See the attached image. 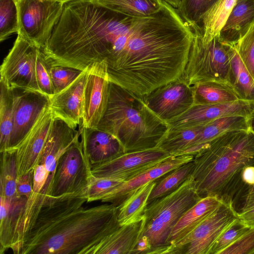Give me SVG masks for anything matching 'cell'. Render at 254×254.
Here are the masks:
<instances>
[{
    "instance_id": "cell-44",
    "label": "cell",
    "mask_w": 254,
    "mask_h": 254,
    "mask_svg": "<svg viewBox=\"0 0 254 254\" xmlns=\"http://www.w3.org/2000/svg\"><path fill=\"white\" fill-rule=\"evenodd\" d=\"M239 218L249 227H254V205L238 214Z\"/></svg>"
},
{
    "instance_id": "cell-34",
    "label": "cell",
    "mask_w": 254,
    "mask_h": 254,
    "mask_svg": "<svg viewBox=\"0 0 254 254\" xmlns=\"http://www.w3.org/2000/svg\"><path fill=\"white\" fill-rule=\"evenodd\" d=\"M19 30L17 9L13 0H0V41Z\"/></svg>"
},
{
    "instance_id": "cell-28",
    "label": "cell",
    "mask_w": 254,
    "mask_h": 254,
    "mask_svg": "<svg viewBox=\"0 0 254 254\" xmlns=\"http://www.w3.org/2000/svg\"><path fill=\"white\" fill-rule=\"evenodd\" d=\"M230 62L227 83L233 88L240 100L254 102V79L243 63L234 46Z\"/></svg>"
},
{
    "instance_id": "cell-32",
    "label": "cell",
    "mask_w": 254,
    "mask_h": 254,
    "mask_svg": "<svg viewBox=\"0 0 254 254\" xmlns=\"http://www.w3.org/2000/svg\"><path fill=\"white\" fill-rule=\"evenodd\" d=\"M0 152L9 148L13 125L14 97L11 88L0 80Z\"/></svg>"
},
{
    "instance_id": "cell-12",
    "label": "cell",
    "mask_w": 254,
    "mask_h": 254,
    "mask_svg": "<svg viewBox=\"0 0 254 254\" xmlns=\"http://www.w3.org/2000/svg\"><path fill=\"white\" fill-rule=\"evenodd\" d=\"M144 99L149 109L166 123L184 114L193 104L191 87L182 77L154 89Z\"/></svg>"
},
{
    "instance_id": "cell-8",
    "label": "cell",
    "mask_w": 254,
    "mask_h": 254,
    "mask_svg": "<svg viewBox=\"0 0 254 254\" xmlns=\"http://www.w3.org/2000/svg\"><path fill=\"white\" fill-rule=\"evenodd\" d=\"M91 167L80 135L58 160L47 205L54 198L81 196L92 176Z\"/></svg>"
},
{
    "instance_id": "cell-10",
    "label": "cell",
    "mask_w": 254,
    "mask_h": 254,
    "mask_svg": "<svg viewBox=\"0 0 254 254\" xmlns=\"http://www.w3.org/2000/svg\"><path fill=\"white\" fill-rule=\"evenodd\" d=\"M172 156L155 147L121 153L101 164L91 166V174L98 178L126 182Z\"/></svg>"
},
{
    "instance_id": "cell-17",
    "label": "cell",
    "mask_w": 254,
    "mask_h": 254,
    "mask_svg": "<svg viewBox=\"0 0 254 254\" xmlns=\"http://www.w3.org/2000/svg\"><path fill=\"white\" fill-rule=\"evenodd\" d=\"M254 110V102L238 100L212 105H193L186 112L167 123L168 130L204 125L220 118L248 117Z\"/></svg>"
},
{
    "instance_id": "cell-2",
    "label": "cell",
    "mask_w": 254,
    "mask_h": 254,
    "mask_svg": "<svg viewBox=\"0 0 254 254\" xmlns=\"http://www.w3.org/2000/svg\"><path fill=\"white\" fill-rule=\"evenodd\" d=\"M81 196L57 197L41 210L20 254H84L120 226L117 207L84 208Z\"/></svg>"
},
{
    "instance_id": "cell-14",
    "label": "cell",
    "mask_w": 254,
    "mask_h": 254,
    "mask_svg": "<svg viewBox=\"0 0 254 254\" xmlns=\"http://www.w3.org/2000/svg\"><path fill=\"white\" fill-rule=\"evenodd\" d=\"M12 90L14 118L8 149L15 148L20 143L49 105V98L44 94L20 88Z\"/></svg>"
},
{
    "instance_id": "cell-38",
    "label": "cell",
    "mask_w": 254,
    "mask_h": 254,
    "mask_svg": "<svg viewBox=\"0 0 254 254\" xmlns=\"http://www.w3.org/2000/svg\"><path fill=\"white\" fill-rule=\"evenodd\" d=\"M234 47L245 67L254 79V24Z\"/></svg>"
},
{
    "instance_id": "cell-40",
    "label": "cell",
    "mask_w": 254,
    "mask_h": 254,
    "mask_svg": "<svg viewBox=\"0 0 254 254\" xmlns=\"http://www.w3.org/2000/svg\"><path fill=\"white\" fill-rule=\"evenodd\" d=\"M220 254H254V227L250 228Z\"/></svg>"
},
{
    "instance_id": "cell-27",
    "label": "cell",
    "mask_w": 254,
    "mask_h": 254,
    "mask_svg": "<svg viewBox=\"0 0 254 254\" xmlns=\"http://www.w3.org/2000/svg\"><path fill=\"white\" fill-rule=\"evenodd\" d=\"M155 183L153 181L134 190L117 207L120 225L135 222L144 217L148 197Z\"/></svg>"
},
{
    "instance_id": "cell-43",
    "label": "cell",
    "mask_w": 254,
    "mask_h": 254,
    "mask_svg": "<svg viewBox=\"0 0 254 254\" xmlns=\"http://www.w3.org/2000/svg\"><path fill=\"white\" fill-rule=\"evenodd\" d=\"M241 178L242 186L240 190L243 187L254 185V165L245 167L242 171Z\"/></svg>"
},
{
    "instance_id": "cell-37",
    "label": "cell",
    "mask_w": 254,
    "mask_h": 254,
    "mask_svg": "<svg viewBox=\"0 0 254 254\" xmlns=\"http://www.w3.org/2000/svg\"><path fill=\"white\" fill-rule=\"evenodd\" d=\"M35 74L41 91L50 98L55 94V90L49 70V65L41 48L38 49L37 52Z\"/></svg>"
},
{
    "instance_id": "cell-3",
    "label": "cell",
    "mask_w": 254,
    "mask_h": 254,
    "mask_svg": "<svg viewBox=\"0 0 254 254\" xmlns=\"http://www.w3.org/2000/svg\"><path fill=\"white\" fill-rule=\"evenodd\" d=\"M191 175L201 198L215 196L231 203L242 186V173L254 165V133L233 130L218 136L194 155Z\"/></svg>"
},
{
    "instance_id": "cell-5",
    "label": "cell",
    "mask_w": 254,
    "mask_h": 254,
    "mask_svg": "<svg viewBox=\"0 0 254 254\" xmlns=\"http://www.w3.org/2000/svg\"><path fill=\"white\" fill-rule=\"evenodd\" d=\"M201 198L190 176L175 191L148 203L144 213V229L132 254H167L173 227Z\"/></svg>"
},
{
    "instance_id": "cell-25",
    "label": "cell",
    "mask_w": 254,
    "mask_h": 254,
    "mask_svg": "<svg viewBox=\"0 0 254 254\" xmlns=\"http://www.w3.org/2000/svg\"><path fill=\"white\" fill-rule=\"evenodd\" d=\"M191 87L193 105H212L240 100L233 88L227 82L209 80L197 82Z\"/></svg>"
},
{
    "instance_id": "cell-45",
    "label": "cell",
    "mask_w": 254,
    "mask_h": 254,
    "mask_svg": "<svg viewBox=\"0 0 254 254\" xmlns=\"http://www.w3.org/2000/svg\"><path fill=\"white\" fill-rule=\"evenodd\" d=\"M249 130L254 133V110L247 117Z\"/></svg>"
},
{
    "instance_id": "cell-36",
    "label": "cell",
    "mask_w": 254,
    "mask_h": 254,
    "mask_svg": "<svg viewBox=\"0 0 254 254\" xmlns=\"http://www.w3.org/2000/svg\"><path fill=\"white\" fill-rule=\"evenodd\" d=\"M249 228L238 217L220 235L213 246L210 254H220L222 251L240 238Z\"/></svg>"
},
{
    "instance_id": "cell-9",
    "label": "cell",
    "mask_w": 254,
    "mask_h": 254,
    "mask_svg": "<svg viewBox=\"0 0 254 254\" xmlns=\"http://www.w3.org/2000/svg\"><path fill=\"white\" fill-rule=\"evenodd\" d=\"M39 48L17 34L12 48L0 66V79L11 89L42 93L35 74L36 57Z\"/></svg>"
},
{
    "instance_id": "cell-35",
    "label": "cell",
    "mask_w": 254,
    "mask_h": 254,
    "mask_svg": "<svg viewBox=\"0 0 254 254\" xmlns=\"http://www.w3.org/2000/svg\"><path fill=\"white\" fill-rule=\"evenodd\" d=\"M125 182L122 180L98 178L92 175L81 196L84 197L87 202L101 201L106 195L120 188Z\"/></svg>"
},
{
    "instance_id": "cell-16",
    "label": "cell",
    "mask_w": 254,
    "mask_h": 254,
    "mask_svg": "<svg viewBox=\"0 0 254 254\" xmlns=\"http://www.w3.org/2000/svg\"><path fill=\"white\" fill-rule=\"evenodd\" d=\"M54 120L53 113L49 105L25 137L13 148L15 149L17 178L34 171L39 164Z\"/></svg>"
},
{
    "instance_id": "cell-23",
    "label": "cell",
    "mask_w": 254,
    "mask_h": 254,
    "mask_svg": "<svg viewBox=\"0 0 254 254\" xmlns=\"http://www.w3.org/2000/svg\"><path fill=\"white\" fill-rule=\"evenodd\" d=\"M254 24V0H237L218 35L231 45L243 38Z\"/></svg>"
},
{
    "instance_id": "cell-29",
    "label": "cell",
    "mask_w": 254,
    "mask_h": 254,
    "mask_svg": "<svg viewBox=\"0 0 254 254\" xmlns=\"http://www.w3.org/2000/svg\"><path fill=\"white\" fill-rule=\"evenodd\" d=\"M236 0H219L203 15L200 24L203 42H208L219 35Z\"/></svg>"
},
{
    "instance_id": "cell-11",
    "label": "cell",
    "mask_w": 254,
    "mask_h": 254,
    "mask_svg": "<svg viewBox=\"0 0 254 254\" xmlns=\"http://www.w3.org/2000/svg\"><path fill=\"white\" fill-rule=\"evenodd\" d=\"M238 217L232 204L224 203L175 246L169 254H210L220 235Z\"/></svg>"
},
{
    "instance_id": "cell-20",
    "label": "cell",
    "mask_w": 254,
    "mask_h": 254,
    "mask_svg": "<svg viewBox=\"0 0 254 254\" xmlns=\"http://www.w3.org/2000/svg\"><path fill=\"white\" fill-rule=\"evenodd\" d=\"M145 217L135 222L120 225L84 254H131L143 232Z\"/></svg>"
},
{
    "instance_id": "cell-42",
    "label": "cell",
    "mask_w": 254,
    "mask_h": 254,
    "mask_svg": "<svg viewBox=\"0 0 254 254\" xmlns=\"http://www.w3.org/2000/svg\"><path fill=\"white\" fill-rule=\"evenodd\" d=\"M34 170L17 178L16 185L18 194L28 200L32 194L33 186ZM28 201V200H27Z\"/></svg>"
},
{
    "instance_id": "cell-7",
    "label": "cell",
    "mask_w": 254,
    "mask_h": 254,
    "mask_svg": "<svg viewBox=\"0 0 254 254\" xmlns=\"http://www.w3.org/2000/svg\"><path fill=\"white\" fill-rule=\"evenodd\" d=\"M16 4L17 34L43 48L61 17L64 3L52 0H21Z\"/></svg>"
},
{
    "instance_id": "cell-39",
    "label": "cell",
    "mask_w": 254,
    "mask_h": 254,
    "mask_svg": "<svg viewBox=\"0 0 254 254\" xmlns=\"http://www.w3.org/2000/svg\"><path fill=\"white\" fill-rule=\"evenodd\" d=\"M49 65L55 94L68 86L82 71L67 66L51 65L49 64Z\"/></svg>"
},
{
    "instance_id": "cell-30",
    "label": "cell",
    "mask_w": 254,
    "mask_h": 254,
    "mask_svg": "<svg viewBox=\"0 0 254 254\" xmlns=\"http://www.w3.org/2000/svg\"><path fill=\"white\" fill-rule=\"evenodd\" d=\"M204 125L168 130L156 147L171 156L184 154Z\"/></svg>"
},
{
    "instance_id": "cell-4",
    "label": "cell",
    "mask_w": 254,
    "mask_h": 254,
    "mask_svg": "<svg viewBox=\"0 0 254 254\" xmlns=\"http://www.w3.org/2000/svg\"><path fill=\"white\" fill-rule=\"evenodd\" d=\"M96 128L116 137L125 153L156 147L169 125L149 109L144 97L110 82L108 107Z\"/></svg>"
},
{
    "instance_id": "cell-48",
    "label": "cell",
    "mask_w": 254,
    "mask_h": 254,
    "mask_svg": "<svg viewBox=\"0 0 254 254\" xmlns=\"http://www.w3.org/2000/svg\"><path fill=\"white\" fill-rule=\"evenodd\" d=\"M13 0L16 3L21 0Z\"/></svg>"
},
{
    "instance_id": "cell-21",
    "label": "cell",
    "mask_w": 254,
    "mask_h": 254,
    "mask_svg": "<svg viewBox=\"0 0 254 254\" xmlns=\"http://www.w3.org/2000/svg\"><path fill=\"white\" fill-rule=\"evenodd\" d=\"M80 139L91 166L106 162L124 153L119 140L112 134L96 127L80 126Z\"/></svg>"
},
{
    "instance_id": "cell-18",
    "label": "cell",
    "mask_w": 254,
    "mask_h": 254,
    "mask_svg": "<svg viewBox=\"0 0 254 254\" xmlns=\"http://www.w3.org/2000/svg\"><path fill=\"white\" fill-rule=\"evenodd\" d=\"M88 75V69L86 68L68 86L49 98L54 119H61L75 129L82 124Z\"/></svg>"
},
{
    "instance_id": "cell-41",
    "label": "cell",
    "mask_w": 254,
    "mask_h": 254,
    "mask_svg": "<svg viewBox=\"0 0 254 254\" xmlns=\"http://www.w3.org/2000/svg\"><path fill=\"white\" fill-rule=\"evenodd\" d=\"M232 205L238 214L254 205V185L243 187L234 198Z\"/></svg>"
},
{
    "instance_id": "cell-46",
    "label": "cell",
    "mask_w": 254,
    "mask_h": 254,
    "mask_svg": "<svg viewBox=\"0 0 254 254\" xmlns=\"http://www.w3.org/2000/svg\"><path fill=\"white\" fill-rule=\"evenodd\" d=\"M167 3L176 9H178L180 5L181 0H162Z\"/></svg>"
},
{
    "instance_id": "cell-47",
    "label": "cell",
    "mask_w": 254,
    "mask_h": 254,
    "mask_svg": "<svg viewBox=\"0 0 254 254\" xmlns=\"http://www.w3.org/2000/svg\"><path fill=\"white\" fill-rule=\"evenodd\" d=\"M54 0V1L61 2L63 3H65L69 2H70V1H72L73 0Z\"/></svg>"
},
{
    "instance_id": "cell-26",
    "label": "cell",
    "mask_w": 254,
    "mask_h": 254,
    "mask_svg": "<svg viewBox=\"0 0 254 254\" xmlns=\"http://www.w3.org/2000/svg\"><path fill=\"white\" fill-rule=\"evenodd\" d=\"M97 5L130 17H144L159 12L162 0H87Z\"/></svg>"
},
{
    "instance_id": "cell-22",
    "label": "cell",
    "mask_w": 254,
    "mask_h": 254,
    "mask_svg": "<svg viewBox=\"0 0 254 254\" xmlns=\"http://www.w3.org/2000/svg\"><path fill=\"white\" fill-rule=\"evenodd\" d=\"M224 203L215 196L202 198L188 210L173 227L168 241L167 254L181 240L190 234L202 221Z\"/></svg>"
},
{
    "instance_id": "cell-31",
    "label": "cell",
    "mask_w": 254,
    "mask_h": 254,
    "mask_svg": "<svg viewBox=\"0 0 254 254\" xmlns=\"http://www.w3.org/2000/svg\"><path fill=\"white\" fill-rule=\"evenodd\" d=\"M194 167L193 160L169 171L155 180L147 200V204L178 189L190 176Z\"/></svg>"
},
{
    "instance_id": "cell-15",
    "label": "cell",
    "mask_w": 254,
    "mask_h": 254,
    "mask_svg": "<svg viewBox=\"0 0 254 254\" xmlns=\"http://www.w3.org/2000/svg\"><path fill=\"white\" fill-rule=\"evenodd\" d=\"M88 75L84 89L82 127H96L107 110L110 82L104 67L99 64L87 68Z\"/></svg>"
},
{
    "instance_id": "cell-33",
    "label": "cell",
    "mask_w": 254,
    "mask_h": 254,
    "mask_svg": "<svg viewBox=\"0 0 254 254\" xmlns=\"http://www.w3.org/2000/svg\"><path fill=\"white\" fill-rule=\"evenodd\" d=\"M219 0H181L177 10L190 25L200 26L206 12Z\"/></svg>"
},
{
    "instance_id": "cell-19",
    "label": "cell",
    "mask_w": 254,
    "mask_h": 254,
    "mask_svg": "<svg viewBox=\"0 0 254 254\" xmlns=\"http://www.w3.org/2000/svg\"><path fill=\"white\" fill-rule=\"evenodd\" d=\"M193 158L194 155L192 154L172 156L136 177L125 182L120 188L108 194L101 201L110 202L117 207L134 190L147 183L155 181L169 171L193 160Z\"/></svg>"
},
{
    "instance_id": "cell-6",
    "label": "cell",
    "mask_w": 254,
    "mask_h": 254,
    "mask_svg": "<svg viewBox=\"0 0 254 254\" xmlns=\"http://www.w3.org/2000/svg\"><path fill=\"white\" fill-rule=\"evenodd\" d=\"M190 27L193 38L182 77L190 86L209 80L227 83L234 45L222 41L218 36L203 42L200 26Z\"/></svg>"
},
{
    "instance_id": "cell-1",
    "label": "cell",
    "mask_w": 254,
    "mask_h": 254,
    "mask_svg": "<svg viewBox=\"0 0 254 254\" xmlns=\"http://www.w3.org/2000/svg\"><path fill=\"white\" fill-rule=\"evenodd\" d=\"M193 38L190 25L165 1L155 14L132 17L107 62L110 82L142 97L180 78Z\"/></svg>"
},
{
    "instance_id": "cell-13",
    "label": "cell",
    "mask_w": 254,
    "mask_h": 254,
    "mask_svg": "<svg viewBox=\"0 0 254 254\" xmlns=\"http://www.w3.org/2000/svg\"><path fill=\"white\" fill-rule=\"evenodd\" d=\"M80 135V127L76 130L64 121L54 119L39 163V164L44 165L48 176L42 192L41 201L43 204L51 199L54 178L59 159Z\"/></svg>"
},
{
    "instance_id": "cell-24",
    "label": "cell",
    "mask_w": 254,
    "mask_h": 254,
    "mask_svg": "<svg viewBox=\"0 0 254 254\" xmlns=\"http://www.w3.org/2000/svg\"><path fill=\"white\" fill-rule=\"evenodd\" d=\"M239 129L249 130L246 117L232 116L212 120L203 126L184 154L194 155L202 147L221 134L228 131Z\"/></svg>"
}]
</instances>
